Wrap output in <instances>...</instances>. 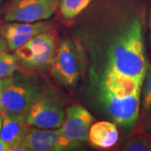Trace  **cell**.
Here are the masks:
<instances>
[{
	"label": "cell",
	"instance_id": "cell-5",
	"mask_svg": "<svg viewBox=\"0 0 151 151\" xmlns=\"http://www.w3.org/2000/svg\"><path fill=\"white\" fill-rule=\"evenodd\" d=\"M92 122V114L80 104L66 108L64 122L59 128L60 151L75 150L83 145L88 139Z\"/></svg>",
	"mask_w": 151,
	"mask_h": 151
},
{
	"label": "cell",
	"instance_id": "cell-20",
	"mask_svg": "<svg viewBox=\"0 0 151 151\" xmlns=\"http://www.w3.org/2000/svg\"><path fill=\"white\" fill-rule=\"evenodd\" d=\"M2 124H3V113H0V131L2 128Z\"/></svg>",
	"mask_w": 151,
	"mask_h": 151
},
{
	"label": "cell",
	"instance_id": "cell-21",
	"mask_svg": "<svg viewBox=\"0 0 151 151\" xmlns=\"http://www.w3.org/2000/svg\"><path fill=\"white\" fill-rule=\"evenodd\" d=\"M149 25H150V28L151 29V8L150 10V14H149Z\"/></svg>",
	"mask_w": 151,
	"mask_h": 151
},
{
	"label": "cell",
	"instance_id": "cell-9",
	"mask_svg": "<svg viewBox=\"0 0 151 151\" xmlns=\"http://www.w3.org/2000/svg\"><path fill=\"white\" fill-rule=\"evenodd\" d=\"M51 28L52 23L46 20L32 23L7 22L0 25V35L5 40L9 50L15 51L30 39Z\"/></svg>",
	"mask_w": 151,
	"mask_h": 151
},
{
	"label": "cell",
	"instance_id": "cell-6",
	"mask_svg": "<svg viewBox=\"0 0 151 151\" xmlns=\"http://www.w3.org/2000/svg\"><path fill=\"white\" fill-rule=\"evenodd\" d=\"M50 72L63 86L73 87L76 85L81 74V61L76 47L69 39L64 38L59 42Z\"/></svg>",
	"mask_w": 151,
	"mask_h": 151
},
{
	"label": "cell",
	"instance_id": "cell-14",
	"mask_svg": "<svg viewBox=\"0 0 151 151\" xmlns=\"http://www.w3.org/2000/svg\"><path fill=\"white\" fill-rule=\"evenodd\" d=\"M18 70V63L15 55L4 53L0 55V79L14 75Z\"/></svg>",
	"mask_w": 151,
	"mask_h": 151
},
{
	"label": "cell",
	"instance_id": "cell-12",
	"mask_svg": "<svg viewBox=\"0 0 151 151\" xmlns=\"http://www.w3.org/2000/svg\"><path fill=\"white\" fill-rule=\"evenodd\" d=\"M119 139V131L115 123L100 121L91 125L88 133V140L96 148L109 149L116 145Z\"/></svg>",
	"mask_w": 151,
	"mask_h": 151
},
{
	"label": "cell",
	"instance_id": "cell-10",
	"mask_svg": "<svg viewBox=\"0 0 151 151\" xmlns=\"http://www.w3.org/2000/svg\"><path fill=\"white\" fill-rule=\"evenodd\" d=\"M59 129H40L28 126L22 148L24 151H60Z\"/></svg>",
	"mask_w": 151,
	"mask_h": 151
},
{
	"label": "cell",
	"instance_id": "cell-15",
	"mask_svg": "<svg viewBox=\"0 0 151 151\" xmlns=\"http://www.w3.org/2000/svg\"><path fill=\"white\" fill-rule=\"evenodd\" d=\"M123 150L151 151V139L148 136H136L125 142Z\"/></svg>",
	"mask_w": 151,
	"mask_h": 151
},
{
	"label": "cell",
	"instance_id": "cell-2",
	"mask_svg": "<svg viewBox=\"0 0 151 151\" xmlns=\"http://www.w3.org/2000/svg\"><path fill=\"white\" fill-rule=\"evenodd\" d=\"M147 66L142 20L134 17L109 50L106 69L143 82Z\"/></svg>",
	"mask_w": 151,
	"mask_h": 151
},
{
	"label": "cell",
	"instance_id": "cell-16",
	"mask_svg": "<svg viewBox=\"0 0 151 151\" xmlns=\"http://www.w3.org/2000/svg\"><path fill=\"white\" fill-rule=\"evenodd\" d=\"M142 87V107L145 112L151 113V64L147 66Z\"/></svg>",
	"mask_w": 151,
	"mask_h": 151
},
{
	"label": "cell",
	"instance_id": "cell-17",
	"mask_svg": "<svg viewBox=\"0 0 151 151\" xmlns=\"http://www.w3.org/2000/svg\"><path fill=\"white\" fill-rule=\"evenodd\" d=\"M8 49L9 48H8V45H7L5 40L0 35V55L5 53Z\"/></svg>",
	"mask_w": 151,
	"mask_h": 151
},
{
	"label": "cell",
	"instance_id": "cell-22",
	"mask_svg": "<svg viewBox=\"0 0 151 151\" xmlns=\"http://www.w3.org/2000/svg\"><path fill=\"white\" fill-rule=\"evenodd\" d=\"M148 124H150V126H151V115H150V119H148Z\"/></svg>",
	"mask_w": 151,
	"mask_h": 151
},
{
	"label": "cell",
	"instance_id": "cell-18",
	"mask_svg": "<svg viewBox=\"0 0 151 151\" xmlns=\"http://www.w3.org/2000/svg\"><path fill=\"white\" fill-rule=\"evenodd\" d=\"M6 78H7V77H6ZM6 78L0 79V113H4V109H3L2 104H1V93H2V91H3L4 86V84H5Z\"/></svg>",
	"mask_w": 151,
	"mask_h": 151
},
{
	"label": "cell",
	"instance_id": "cell-23",
	"mask_svg": "<svg viewBox=\"0 0 151 151\" xmlns=\"http://www.w3.org/2000/svg\"><path fill=\"white\" fill-rule=\"evenodd\" d=\"M150 45H151V35H150Z\"/></svg>",
	"mask_w": 151,
	"mask_h": 151
},
{
	"label": "cell",
	"instance_id": "cell-13",
	"mask_svg": "<svg viewBox=\"0 0 151 151\" xmlns=\"http://www.w3.org/2000/svg\"><path fill=\"white\" fill-rule=\"evenodd\" d=\"M93 0H60L58 8L60 15L65 19L76 17L86 9Z\"/></svg>",
	"mask_w": 151,
	"mask_h": 151
},
{
	"label": "cell",
	"instance_id": "cell-11",
	"mask_svg": "<svg viewBox=\"0 0 151 151\" xmlns=\"http://www.w3.org/2000/svg\"><path fill=\"white\" fill-rule=\"evenodd\" d=\"M26 117L19 114L3 113L0 139L10 146L11 150H22V141L28 128Z\"/></svg>",
	"mask_w": 151,
	"mask_h": 151
},
{
	"label": "cell",
	"instance_id": "cell-7",
	"mask_svg": "<svg viewBox=\"0 0 151 151\" xmlns=\"http://www.w3.org/2000/svg\"><path fill=\"white\" fill-rule=\"evenodd\" d=\"M58 0H11L4 10L6 22L47 20L54 15Z\"/></svg>",
	"mask_w": 151,
	"mask_h": 151
},
{
	"label": "cell",
	"instance_id": "cell-8",
	"mask_svg": "<svg viewBox=\"0 0 151 151\" xmlns=\"http://www.w3.org/2000/svg\"><path fill=\"white\" fill-rule=\"evenodd\" d=\"M65 111L52 94L42 92L26 115L28 125L40 129H59L65 119Z\"/></svg>",
	"mask_w": 151,
	"mask_h": 151
},
{
	"label": "cell",
	"instance_id": "cell-4",
	"mask_svg": "<svg viewBox=\"0 0 151 151\" xmlns=\"http://www.w3.org/2000/svg\"><path fill=\"white\" fill-rule=\"evenodd\" d=\"M42 92V88L32 79L14 75L7 77L1 93L4 113L26 117L33 103Z\"/></svg>",
	"mask_w": 151,
	"mask_h": 151
},
{
	"label": "cell",
	"instance_id": "cell-24",
	"mask_svg": "<svg viewBox=\"0 0 151 151\" xmlns=\"http://www.w3.org/2000/svg\"><path fill=\"white\" fill-rule=\"evenodd\" d=\"M0 1H1V0H0Z\"/></svg>",
	"mask_w": 151,
	"mask_h": 151
},
{
	"label": "cell",
	"instance_id": "cell-3",
	"mask_svg": "<svg viewBox=\"0 0 151 151\" xmlns=\"http://www.w3.org/2000/svg\"><path fill=\"white\" fill-rule=\"evenodd\" d=\"M58 45L57 33L53 28L35 35L14 51L18 69L27 73L50 69Z\"/></svg>",
	"mask_w": 151,
	"mask_h": 151
},
{
	"label": "cell",
	"instance_id": "cell-19",
	"mask_svg": "<svg viewBox=\"0 0 151 151\" xmlns=\"http://www.w3.org/2000/svg\"><path fill=\"white\" fill-rule=\"evenodd\" d=\"M0 151H11L10 146L0 139Z\"/></svg>",
	"mask_w": 151,
	"mask_h": 151
},
{
	"label": "cell",
	"instance_id": "cell-1",
	"mask_svg": "<svg viewBox=\"0 0 151 151\" xmlns=\"http://www.w3.org/2000/svg\"><path fill=\"white\" fill-rule=\"evenodd\" d=\"M143 82L105 70L99 86L100 100L114 123L132 128L139 114Z\"/></svg>",
	"mask_w": 151,
	"mask_h": 151
}]
</instances>
